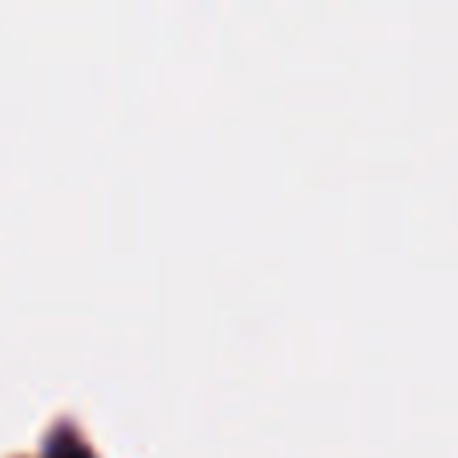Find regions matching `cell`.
<instances>
[{
    "mask_svg": "<svg viewBox=\"0 0 458 458\" xmlns=\"http://www.w3.org/2000/svg\"><path fill=\"white\" fill-rule=\"evenodd\" d=\"M53 458H85L81 451H61V454H53Z\"/></svg>",
    "mask_w": 458,
    "mask_h": 458,
    "instance_id": "obj_1",
    "label": "cell"
}]
</instances>
